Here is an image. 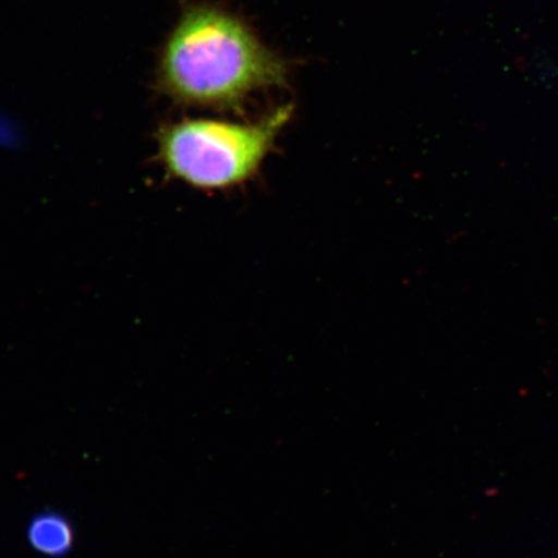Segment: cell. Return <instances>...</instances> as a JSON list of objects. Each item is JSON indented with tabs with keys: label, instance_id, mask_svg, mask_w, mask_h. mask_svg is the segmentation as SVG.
Instances as JSON below:
<instances>
[{
	"label": "cell",
	"instance_id": "obj_3",
	"mask_svg": "<svg viewBox=\"0 0 558 558\" xmlns=\"http://www.w3.org/2000/svg\"><path fill=\"white\" fill-rule=\"evenodd\" d=\"M29 546L41 556L61 558L74 547L73 523L59 512H41L31 520L26 529Z\"/></svg>",
	"mask_w": 558,
	"mask_h": 558
},
{
	"label": "cell",
	"instance_id": "obj_4",
	"mask_svg": "<svg viewBox=\"0 0 558 558\" xmlns=\"http://www.w3.org/2000/svg\"><path fill=\"white\" fill-rule=\"evenodd\" d=\"M10 137H11L10 125L4 123L2 121V118H0V143L5 142V140H10Z\"/></svg>",
	"mask_w": 558,
	"mask_h": 558
},
{
	"label": "cell",
	"instance_id": "obj_1",
	"mask_svg": "<svg viewBox=\"0 0 558 558\" xmlns=\"http://www.w3.org/2000/svg\"><path fill=\"white\" fill-rule=\"evenodd\" d=\"M281 61L225 13L187 12L167 41L160 85L187 105L233 107L257 88L283 82Z\"/></svg>",
	"mask_w": 558,
	"mask_h": 558
},
{
	"label": "cell",
	"instance_id": "obj_2",
	"mask_svg": "<svg viewBox=\"0 0 558 558\" xmlns=\"http://www.w3.org/2000/svg\"><path fill=\"white\" fill-rule=\"evenodd\" d=\"M288 108L254 124L186 120L158 132V156L170 177L197 190L244 183L259 170L288 123Z\"/></svg>",
	"mask_w": 558,
	"mask_h": 558
}]
</instances>
